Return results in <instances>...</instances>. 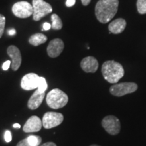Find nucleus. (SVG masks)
Here are the masks:
<instances>
[{
  "label": "nucleus",
  "instance_id": "nucleus-1",
  "mask_svg": "<svg viewBox=\"0 0 146 146\" xmlns=\"http://www.w3.org/2000/svg\"><path fill=\"white\" fill-rule=\"evenodd\" d=\"M118 4V0H99L95 9L98 21L102 23H107L110 21L117 12Z\"/></svg>",
  "mask_w": 146,
  "mask_h": 146
},
{
  "label": "nucleus",
  "instance_id": "nucleus-2",
  "mask_svg": "<svg viewBox=\"0 0 146 146\" xmlns=\"http://www.w3.org/2000/svg\"><path fill=\"white\" fill-rule=\"evenodd\" d=\"M102 73L104 78L110 83H117L125 75V70L120 63L108 60L102 64Z\"/></svg>",
  "mask_w": 146,
  "mask_h": 146
},
{
  "label": "nucleus",
  "instance_id": "nucleus-3",
  "mask_svg": "<svg viewBox=\"0 0 146 146\" xmlns=\"http://www.w3.org/2000/svg\"><path fill=\"white\" fill-rule=\"evenodd\" d=\"M68 102V97L66 93L60 89L51 90L47 95L46 102L52 109H59L64 107Z\"/></svg>",
  "mask_w": 146,
  "mask_h": 146
},
{
  "label": "nucleus",
  "instance_id": "nucleus-4",
  "mask_svg": "<svg viewBox=\"0 0 146 146\" xmlns=\"http://www.w3.org/2000/svg\"><path fill=\"white\" fill-rule=\"evenodd\" d=\"M138 86L136 83L132 82H125L113 85L110 88V92L113 96L122 97L127 94H132L137 90Z\"/></svg>",
  "mask_w": 146,
  "mask_h": 146
},
{
  "label": "nucleus",
  "instance_id": "nucleus-5",
  "mask_svg": "<svg viewBox=\"0 0 146 146\" xmlns=\"http://www.w3.org/2000/svg\"><path fill=\"white\" fill-rule=\"evenodd\" d=\"M33 16L35 21H38L52 12V7L44 0H33Z\"/></svg>",
  "mask_w": 146,
  "mask_h": 146
},
{
  "label": "nucleus",
  "instance_id": "nucleus-6",
  "mask_svg": "<svg viewBox=\"0 0 146 146\" xmlns=\"http://www.w3.org/2000/svg\"><path fill=\"white\" fill-rule=\"evenodd\" d=\"M102 126L111 135H116L120 131V120L116 116L112 115H109L104 118L102 120Z\"/></svg>",
  "mask_w": 146,
  "mask_h": 146
},
{
  "label": "nucleus",
  "instance_id": "nucleus-7",
  "mask_svg": "<svg viewBox=\"0 0 146 146\" xmlns=\"http://www.w3.org/2000/svg\"><path fill=\"white\" fill-rule=\"evenodd\" d=\"M64 116L58 112H46L42 119L43 127L46 129H50L59 126L63 122Z\"/></svg>",
  "mask_w": 146,
  "mask_h": 146
},
{
  "label": "nucleus",
  "instance_id": "nucleus-8",
  "mask_svg": "<svg viewBox=\"0 0 146 146\" xmlns=\"http://www.w3.org/2000/svg\"><path fill=\"white\" fill-rule=\"evenodd\" d=\"M12 12L16 17L27 18L33 14V6L31 3L25 1H18L14 3L12 8Z\"/></svg>",
  "mask_w": 146,
  "mask_h": 146
},
{
  "label": "nucleus",
  "instance_id": "nucleus-9",
  "mask_svg": "<svg viewBox=\"0 0 146 146\" xmlns=\"http://www.w3.org/2000/svg\"><path fill=\"white\" fill-rule=\"evenodd\" d=\"M39 78L40 76L35 73H29L26 74L21 80V86L22 89H23L24 90L29 91L38 88Z\"/></svg>",
  "mask_w": 146,
  "mask_h": 146
},
{
  "label": "nucleus",
  "instance_id": "nucleus-10",
  "mask_svg": "<svg viewBox=\"0 0 146 146\" xmlns=\"http://www.w3.org/2000/svg\"><path fill=\"white\" fill-rule=\"evenodd\" d=\"M7 54L12 59L11 64L12 70L14 71L18 70L22 63V56L19 49L14 45H10L7 50Z\"/></svg>",
  "mask_w": 146,
  "mask_h": 146
},
{
  "label": "nucleus",
  "instance_id": "nucleus-11",
  "mask_svg": "<svg viewBox=\"0 0 146 146\" xmlns=\"http://www.w3.org/2000/svg\"><path fill=\"white\" fill-rule=\"evenodd\" d=\"M64 48V44L62 40L55 39L50 41L47 48V52L50 58H56L59 56Z\"/></svg>",
  "mask_w": 146,
  "mask_h": 146
},
{
  "label": "nucleus",
  "instance_id": "nucleus-12",
  "mask_svg": "<svg viewBox=\"0 0 146 146\" xmlns=\"http://www.w3.org/2000/svg\"><path fill=\"white\" fill-rule=\"evenodd\" d=\"M43 127L42 120L36 116H32L27 120L23 127V131L25 133L38 132Z\"/></svg>",
  "mask_w": 146,
  "mask_h": 146
},
{
  "label": "nucleus",
  "instance_id": "nucleus-13",
  "mask_svg": "<svg viewBox=\"0 0 146 146\" xmlns=\"http://www.w3.org/2000/svg\"><path fill=\"white\" fill-rule=\"evenodd\" d=\"M99 64L97 59L92 56L83 58L81 62V67L85 72H96L98 70Z\"/></svg>",
  "mask_w": 146,
  "mask_h": 146
},
{
  "label": "nucleus",
  "instance_id": "nucleus-14",
  "mask_svg": "<svg viewBox=\"0 0 146 146\" xmlns=\"http://www.w3.org/2000/svg\"><path fill=\"white\" fill-rule=\"evenodd\" d=\"M45 95V92H39V90H36L33 94V95L29 98L28 103H27V106L30 110H34L37 109L44 99Z\"/></svg>",
  "mask_w": 146,
  "mask_h": 146
},
{
  "label": "nucleus",
  "instance_id": "nucleus-15",
  "mask_svg": "<svg viewBox=\"0 0 146 146\" xmlns=\"http://www.w3.org/2000/svg\"><path fill=\"white\" fill-rule=\"evenodd\" d=\"M126 25H127V23L125 20H124L123 18H118L110 23L108 29L111 33L119 34L124 31Z\"/></svg>",
  "mask_w": 146,
  "mask_h": 146
},
{
  "label": "nucleus",
  "instance_id": "nucleus-16",
  "mask_svg": "<svg viewBox=\"0 0 146 146\" xmlns=\"http://www.w3.org/2000/svg\"><path fill=\"white\" fill-rule=\"evenodd\" d=\"M42 138L38 135H30L20 141L16 146H39Z\"/></svg>",
  "mask_w": 146,
  "mask_h": 146
},
{
  "label": "nucleus",
  "instance_id": "nucleus-17",
  "mask_svg": "<svg viewBox=\"0 0 146 146\" xmlns=\"http://www.w3.org/2000/svg\"><path fill=\"white\" fill-rule=\"evenodd\" d=\"M47 37L43 33H36L33 35L29 40V43L33 46H39V45L45 43L47 41Z\"/></svg>",
  "mask_w": 146,
  "mask_h": 146
},
{
  "label": "nucleus",
  "instance_id": "nucleus-18",
  "mask_svg": "<svg viewBox=\"0 0 146 146\" xmlns=\"http://www.w3.org/2000/svg\"><path fill=\"white\" fill-rule=\"evenodd\" d=\"M52 28L54 29V30H60V29L62 28V22L61 18H60L57 14H52Z\"/></svg>",
  "mask_w": 146,
  "mask_h": 146
},
{
  "label": "nucleus",
  "instance_id": "nucleus-19",
  "mask_svg": "<svg viewBox=\"0 0 146 146\" xmlns=\"http://www.w3.org/2000/svg\"><path fill=\"white\" fill-rule=\"evenodd\" d=\"M137 8L139 14H146V0H137Z\"/></svg>",
  "mask_w": 146,
  "mask_h": 146
},
{
  "label": "nucleus",
  "instance_id": "nucleus-20",
  "mask_svg": "<svg viewBox=\"0 0 146 146\" xmlns=\"http://www.w3.org/2000/svg\"><path fill=\"white\" fill-rule=\"evenodd\" d=\"M47 89V84L46 82V80L44 77H40L39 78V87H38L37 89L39 90V92H45V91Z\"/></svg>",
  "mask_w": 146,
  "mask_h": 146
},
{
  "label": "nucleus",
  "instance_id": "nucleus-21",
  "mask_svg": "<svg viewBox=\"0 0 146 146\" xmlns=\"http://www.w3.org/2000/svg\"><path fill=\"white\" fill-rule=\"evenodd\" d=\"M5 25V18L2 14H0V39L2 36L3 32H4Z\"/></svg>",
  "mask_w": 146,
  "mask_h": 146
},
{
  "label": "nucleus",
  "instance_id": "nucleus-22",
  "mask_svg": "<svg viewBox=\"0 0 146 146\" xmlns=\"http://www.w3.org/2000/svg\"><path fill=\"white\" fill-rule=\"evenodd\" d=\"M4 138H5V141H6L7 143H9V142L12 141V133H11L10 131H5Z\"/></svg>",
  "mask_w": 146,
  "mask_h": 146
},
{
  "label": "nucleus",
  "instance_id": "nucleus-23",
  "mask_svg": "<svg viewBox=\"0 0 146 146\" xmlns=\"http://www.w3.org/2000/svg\"><path fill=\"white\" fill-rule=\"evenodd\" d=\"M10 64H11L10 60H7V61H5V62L3 64V66H2L3 70H8V68H10Z\"/></svg>",
  "mask_w": 146,
  "mask_h": 146
},
{
  "label": "nucleus",
  "instance_id": "nucleus-24",
  "mask_svg": "<svg viewBox=\"0 0 146 146\" xmlns=\"http://www.w3.org/2000/svg\"><path fill=\"white\" fill-rule=\"evenodd\" d=\"M75 2H76V0H66V5L67 7H72L74 5Z\"/></svg>",
  "mask_w": 146,
  "mask_h": 146
},
{
  "label": "nucleus",
  "instance_id": "nucleus-25",
  "mask_svg": "<svg viewBox=\"0 0 146 146\" xmlns=\"http://www.w3.org/2000/svg\"><path fill=\"white\" fill-rule=\"evenodd\" d=\"M43 29H44L45 31H48L50 30V29L52 28V25H50V23H45L43 24Z\"/></svg>",
  "mask_w": 146,
  "mask_h": 146
},
{
  "label": "nucleus",
  "instance_id": "nucleus-26",
  "mask_svg": "<svg viewBox=\"0 0 146 146\" xmlns=\"http://www.w3.org/2000/svg\"><path fill=\"white\" fill-rule=\"evenodd\" d=\"M40 146H57L56 144L54 143V142H46V143H43V145H40Z\"/></svg>",
  "mask_w": 146,
  "mask_h": 146
},
{
  "label": "nucleus",
  "instance_id": "nucleus-27",
  "mask_svg": "<svg viewBox=\"0 0 146 146\" xmlns=\"http://www.w3.org/2000/svg\"><path fill=\"white\" fill-rule=\"evenodd\" d=\"M16 33V31L15 29H10V30L8 31V34L10 35H14Z\"/></svg>",
  "mask_w": 146,
  "mask_h": 146
},
{
  "label": "nucleus",
  "instance_id": "nucleus-28",
  "mask_svg": "<svg viewBox=\"0 0 146 146\" xmlns=\"http://www.w3.org/2000/svg\"><path fill=\"white\" fill-rule=\"evenodd\" d=\"M81 1L83 5H87L91 2V0H81Z\"/></svg>",
  "mask_w": 146,
  "mask_h": 146
},
{
  "label": "nucleus",
  "instance_id": "nucleus-29",
  "mask_svg": "<svg viewBox=\"0 0 146 146\" xmlns=\"http://www.w3.org/2000/svg\"><path fill=\"white\" fill-rule=\"evenodd\" d=\"M13 127L14 128H18V129H20V128H21V125H19V124H18V123L14 124Z\"/></svg>",
  "mask_w": 146,
  "mask_h": 146
},
{
  "label": "nucleus",
  "instance_id": "nucleus-30",
  "mask_svg": "<svg viewBox=\"0 0 146 146\" xmlns=\"http://www.w3.org/2000/svg\"><path fill=\"white\" fill-rule=\"evenodd\" d=\"M90 146H100V145H96V144H94V145H90Z\"/></svg>",
  "mask_w": 146,
  "mask_h": 146
}]
</instances>
